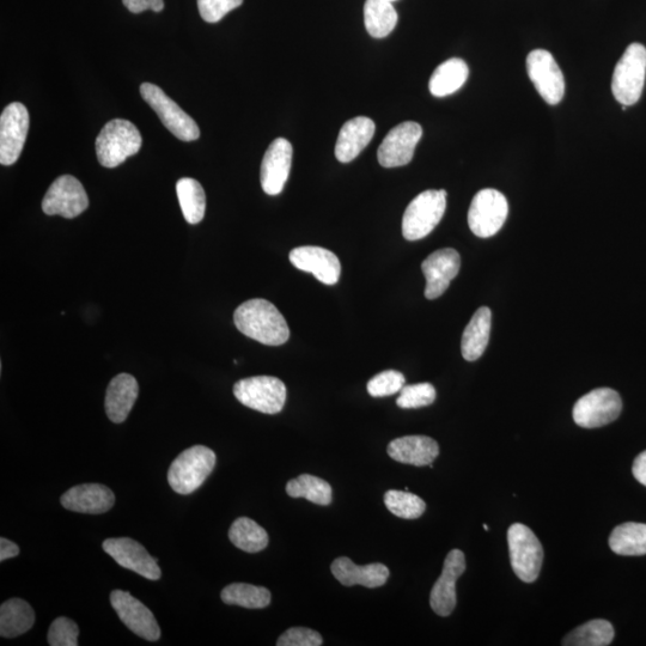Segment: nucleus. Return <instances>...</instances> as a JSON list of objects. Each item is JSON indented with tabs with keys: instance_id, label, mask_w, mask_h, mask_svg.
<instances>
[{
	"instance_id": "obj_1",
	"label": "nucleus",
	"mask_w": 646,
	"mask_h": 646,
	"mask_svg": "<svg viewBox=\"0 0 646 646\" xmlns=\"http://www.w3.org/2000/svg\"><path fill=\"white\" fill-rule=\"evenodd\" d=\"M237 329L246 337L268 346H280L290 338V329L276 306L261 298L242 303L235 310Z\"/></svg>"
},
{
	"instance_id": "obj_2",
	"label": "nucleus",
	"mask_w": 646,
	"mask_h": 646,
	"mask_svg": "<svg viewBox=\"0 0 646 646\" xmlns=\"http://www.w3.org/2000/svg\"><path fill=\"white\" fill-rule=\"evenodd\" d=\"M140 148L142 136L129 120L109 121L96 139L97 160L106 168L120 166L127 158L138 154Z\"/></svg>"
},
{
	"instance_id": "obj_3",
	"label": "nucleus",
	"mask_w": 646,
	"mask_h": 646,
	"mask_svg": "<svg viewBox=\"0 0 646 646\" xmlns=\"http://www.w3.org/2000/svg\"><path fill=\"white\" fill-rule=\"evenodd\" d=\"M216 462V454L210 448L204 446L188 448L170 465L169 485L179 495H191L210 477Z\"/></svg>"
},
{
	"instance_id": "obj_4",
	"label": "nucleus",
	"mask_w": 646,
	"mask_h": 646,
	"mask_svg": "<svg viewBox=\"0 0 646 646\" xmlns=\"http://www.w3.org/2000/svg\"><path fill=\"white\" fill-rule=\"evenodd\" d=\"M446 209V191L429 190L420 193L407 206L402 218V235L408 241L424 239L440 224Z\"/></svg>"
},
{
	"instance_id": "obj_5",
	"label": "nucleus",
	"mask_w": 646,
	"mask_h": 646,
	"mask_svg": "<svg viewBox=\"0 0 646 646\" xmlns=\"http://www.w3.org/2000/svg\"><path fill=\"white\" fill-rule=\"evenodd\" d=\"M646 77V48L641 44L627 47L615 66L612 91L623 106H633L641 99Z\"/></svg>"
},
{
	"instance_id": "obj_6",
	"label": "nucleus",
	"mask_w": 646,
	"mask_h": 646,
	"mask_svg": "<svg viewBox=\"0 0 646 646\" xmlns=\"http://www.w3.org/2000/svg\"><path fill=\"white\" fill-rule=\"evenodd\" d=\"M511 566L524 583L538 580L544 562V548L532 529L515 523L508 530Z\"/></svg>"
},
{
	"instance_id": "obj_7",
	"label": "nucleus",
	"mask_w": 646,
	"mask_h": 646,
	"mask_svg": "<svg viewBox=\"0 0 646 646\" xmlns=\"http://www.w3.org/2000/svg\"><path fill=\"white\" fill-rule=\"evenodd\" d=\"M509 215V204L504 194L486 188L475 194L468 211V225L475 236L489 239L503 228Z\"/></svg>"
},
{
	"instance_id": "obj_8",
	"label": "nucleus",
	"mask_w": 646,
	"mask_h": 646,
	"mask_svg": "<svg viewBox=\"0 0 646 646\" xmlns=\"http://www.w3.org/2000/svg\"><path fill=\"white\" fill-rule=\"evenodd\" d=\"M140 94L148 105L154 109L167 130L182 142H193L200 137V130L195 121L178 103L170 99L164 91L155 84L144 83Z\"/></svg>"
},
{
	"instance_id": "obj_9",
	"label": "nucleus",
	"mask_w": 646,
	"mask_h": 646,
	"mask_svg": "<svg viewBox=\"0 0 646 646\" xmlns=\"http://www.w3.org/2000/svg\"><path fill=\"white\" fill-rule=\"evenodd\" d=\"M234 395L254 411L277 414L285 406L286 387L277 377L255 376L235 383Z\"/></svg>"
},
{
	"instance_id": "obj_10",
	"label": "nucleus",
	"mask_w": 646,
	"mask_h": 646,
	"mask_svg": "<svg viewBox=\"0 0 646 646\" xmlns=\"http://www.w3.org/2000/svg\"><path fill=\"white\" fill-rule=\"evenodd\" d=\"M623 410L618 392L611 388L591 390L576 402L572 417L584 429L601 428L617 420Z\"/></svg>"
},
{
	"instance_id": "obj_11",
	"label": "nucleus",
	"mask_w": 646,
	"mask_h": 646,
	"mask_svg": "<svg viewBox=\"0 0 646 646\" xmlns=\"http://www.w3.org/2000/svg\"><path fill=\"white\" fill-rule=\"evenodd\" d=\"M89 198L83 185L71 175L60 176L42 200V210L48 216L76 218L88 209Z\"/></svg>"
},
{
	"instance_id": "obj_12",
	"label": "nucleus",
	"mask_w": 646,
	"mask_h": 646,
	"mask_svg": "<svg viewBox=\"0 0 646 646\" xmlns=\"http://www.w3.org/2000/svg\"><path fill=\"white\" fill-rule=\"evenodd\" d=\"M530 81L548 105L556 106L565 95V79L550 52L535 50L527 58Z\"/></svg>"
},
{
	"instance_id": "obj_13",
	"label": "nucleus",
	"mask_w": 646,
	"mask_h": 646,
	"mask_svg": "<svg viewBox=\"0 0 646 646\" xmlns=\"http://www.w3.org/2000/svg\"><path fill=\"white\" fill-rule=\"evenodd\" d=\"M29 130V113L20 102L11 103L0 117V163L12 166L20 158Z\"/></svg>"
},
{
	"instance_id": "obj_14",
	"label": "nucleus",
	"mask_w": 646,
	"mask_h": 646,
	"mask_svg": "<svg viewBox=\"0 0 646 646\" xmlns=\"http://www.w3.org/2000/svg\"><path fill=\"white\" fill-rule=\"evenodd\" d=\"M423 129L414 121H406L387 134L377 151V160L382 167H404L412 161L414 151L422 139Z\"/></svg>"
},
{
	"instance_id": "obj_15",
	"label": "nucleus",
	"mask_w": 646,
	"mask_h": 646,
	"mask_svg": "<svg viewBox=\"0 0 646 646\" xmlns=\"http://www.w3.org/2000/svg\"><path fill=\"white\" fill-rule=\"evenodd\" d=\"M111 605L120 620L134 635L149 642H157L161 638V629L155 615L127 591H112Z\"/></svg>"
},
{
	"instance_id": "obj_16",
	"label": "nucleus",
	"mask_w": 646,
	"mask_h": 646,
	"mask_svg": "<svg viewBox=\"0 0 646 646\" xmlns=\"http://www.w3.org/2000/svg\"><path fill=\"white\" fill-rule=\"evenodd\" d=\"M103 551L125 569L136 572L150 581H158L162 576L157 559L139 542L130 538L107 539L103 542Z\"/></svg>"
},
{
	"instance_id": "obj_17",
	"label": "nucleus",
	"mask_w": 646,
	"mask_h": 646,
	"mask_svg": "<svg viewBox=\"0 0 646 646\" xmlns=\"http://www.w3.org/2000/svg\"><path fill=\"white\" fill-rule=\"evenodd\" d=\"M294 149L289 140L274 139L264 156L261 164V186L268 195H278L283 192L289 179Z\"/></svg>"
},
{
	"instance_id": "obj_18",
	"label": "nucleus",
	"mask_w": 646,
	"mask_h": 646,
	"mask_svg": "<svg viewBox=\"0 0 646 646\" xmlns=\"http://www.w3.org/2000/svg\"><path fill=\"white\" fill-rule=\"evenodd\" d=\"M466 571V558L460 550L449 552L444 562L442 575L431 590L430 605L440 617H449L453 613L457 597L456 582Z\"/></svg>"
},
{
	"instance_id": "obj_19",
	"label": "nucleus",
	"mask_w": 646,
	"mask_h": 646,
	"mask_svg": "<svg viewBox=\"0 0 646 646\" xmlns=\"http://www.w3.org/2000/svg\"><path fill=\"white\" fill-rule=\"evenodd\" d=\"M460 267V254L455 249L444 248L429 255L422 264V271L426 278L425 297L428 300L441 297L459 274Z\"/></svg>"
},
{
	"instance_id": "obj_20",
	"label": "nucleus",
	"mask_w": 646,
	"mask_h": 646,
	"mask_svg": "<svg viewBox=\"0 0 646 646\" xmlns=\"http://www.w3.org/2000/svg\"><path fill=\"white\" fill-rule=\"evenodd\" d=\"M291 264L298 270L312 273L319 282L334 285L341 276V264L334 253L315 246L297 247L290 253Z\"/></svg>"
},
{
	"instance_id": "obj_21",
	"label": "nucleus",
	"mask_w": 646,
	"mask_h": 646,
	"mask_svg": "<svg viewBox=\"0 0 646 646\" xmlns=\"http://www.w3.org/2000/svg\"><path fill=\"white\" fill-rule=\"evenodd\" d=\"M60 503L75 513L100 515L113 508L115 496L111 489L101 484H83L66 491Z\"/></svg>"
},
{
	"instance_id": "obj_22",
	"label": "nucleus",
	"mask_w": 646,
	"mask_h": 646,
	"mask_svg": "<svg viewBox=\"0 0 646 646\" xmlns=\"http://www.w3.org/2000/svg\"><path fill=\"white\" fill-rule=\"evenodd\" d=\"M388 455L396 462L417 467H432L440 455V446L426 436H406L389 443Z\"/></svg>"
},
{
	"instance_id": "obj_23",
	"label": "nucleus",
	"mask_w": 646,
	"mask_h": 646,
	"mask_svg": "<svg viewBox=\"0 0 646 646\" xmlns=\"http://www.w3.org/2000/svg\"><path fill=\"white\" fill-rule=\"evenodd\" d=\"M376 126L373 120L367 117L353 118L339 132L335 144V157L341 163H350L367 148L373 139Z\"/></svg>"
},
{
	"instance_id": "obj_24",
	"label": "nucleus",
	"mask_w": 646,
	"mask_h": 646,
	"mask_svg": "<svg viewBox=\"0 0 646 646\" xmlns=\"http://www.w3.org/2000/svg\"><path fill=\"white\" fill-rule=\"evenodd\" d=\"M331 570L333 576L345 587L363 585L367 588H379L386 584L390 575L386 565L375 563L359 566L346 557L335 559Z\"/></svg>"
},
{
	"instance_id": "obj_25",
	"label": "nucleus",
	"mask_w": 646,
	"mask_h": 646,
	"mask_svg": "<svg viewBox=\"0 0 646 646\" xmlns=\"http://www.w3.org/2000/svg\"><path fill=\"white\" fill-rule=\"evenodd\" d=\"M138 382L130 374L115 376L106 394V413L115 424L124 423L138 399Z\"/></svg>"
},
{
	"instance_id": "obj_26",
	"label": "nucleus",
	"mask_w": 646,
	"mask_h": 646,
	"mask_svg": "<svg viewBox=\"0 0 646 646\" xmlns=\"http://www.w3.org/2000/svg\"><path fill=\"white\" fill-rule=\"evenodd\" d=\"M491 323L492 313L487 307L479 308L469 321L461 341V352L466 361H478L484 355L490 341Z\"/></svg>"
},
{
	"instance_id": "obj_27",
	"label": "nucleus",
	"mask_w": 646,
	"mask_h": 646,
	"mask_svg": "<svg viewBox=\"0 0 646 646\" xmlns=\"http://www.w3.org/2000/svg\"><path fill=\"white\" fill-rule=\"evenodd\" d=\"M35 623L34 609L21 599H11L0 607V636L16 638L28 632Z\"/></svg>"
},
{
	"instance_id": "obj_28",
	"label": "nucleus",
	"mask_w": 646,
	"mask_h": 646,
	"mask_svg": "<svg viewBox=\"0 0 646 646\" xmlns=\"http://www.w3.org/2000/svg\"><path fill=\"white\" fill-rule=\"evenodd\" d=\"M469 75L465 60L453 58L437 67L430 78V93L435 97H446L456 93L466 83Z\"/></svg>"
},
{
	"instance_id": "obj_29",
	"label": "nucleus",
	"mask_w": 646,
	"mask_h": 646,
	"mask_svg": "<svg viewBox=\"0 0 646 646\" xmlns=\"http://www.w3.org/2000/svg\"><path fill=\"white\" fill-rule=\"evenodd\" d=\"M399 16L388 0H367L364 5V23L370 36L386 38L396 27Z\"/></svg>"
},
{
	"instance_id": "obj_30",
	"label": "nucleus",
	"mask_w": 646,
	"mask_h": 646,
	"mask_svg": "<svg viewBox=\"0 0 646 646\" xmlns=\"http://www.w3.org/2000/svg\"><path fill=\"white\" fill-rule=\"evenodd\" d=\"M609 547L619 556H645L646 524L635 522L620 524L609 536Z\"/></svg>"
},
{
	"instance_id": "obj_31",
	"label": "nucleus",
	"mask_w": 646,
	"mask_h": 646,
	"mask_svg": "<svg viewBox=\"0 0 646 646\" xmlns=\"http://www.w3.org/2000/svg\"><path fill=\"white\" fill-rule=\"evenodd\" d=\"M229 539L233 545L247 553L264 551L268 545L266 530L251 518L240 517L231 524Z\"/></svg>"
},
{
	"instance_id": "obj_32",
	"label": "nucleus",
	"mask_w": 646,
	"mask_h": 646,
	"mask_svg": "<svg viewBox=\"0 0 646 646\" xmlns=\"http://www.w3.org/2000/svg\"><path fill=\"white\" fill-rule=\"evenodd\" d=\"M181 211L187 223L198 224L203 221L206 211V195L200 182L184 178L176 184Z\"/></svg>"
},
{
	"instance_id": "obj_33",
	"label": "nucleus",
	"mask_w": 646,
	"mask_h": 646,
	"mask_svg": "<svg viewBox=\"0 0 646 646\" xmlns=\"http://www.w3.org/2000/svg\"><path fill=\"white\" fill-rule=\"evenodd\" d=\"M286 493L292 498H306L309 502L321 507L332 503V486L326 480L310 474H302L286 485Z\"/></svg>"
},
{
	"instance_id": "obj_34",
	"label": "nucleus",
	"mask_w": 646,
	"mask_h": 646,
	"mask_svg": "<svg viewBox=\"0 0 646 646\" xmlns=\"http://www.w3.org/2000/svg\"><path fill=\"white\" fill-rule=\"evenodd\" d=\"M222 601L230 606L248 609L266 608L271 603V591L264 587L247 583H233L225 587L221 594Z\"/></svg>"
},
{
	"instance_id": "obj_35",
	"label": "nucleus",
	"mask_w": 646,
	"mask_h": 646,
	"mask_svg": "<svg viewBox=\"0 0 646 646\" xmlns=\"http://www.w3.org/2000/svg\"><path fill=\"white\" fill-rule=\"evenodd\" d=\"M614 627L607 620L588 621L563 639L565 646H607L613 642Z\"/></svg>"
},
{
	"instance_id": "obj_36",
	"label": "nucleus",
	"mask_w": 646,
	"mask_h": 646,
	"mask_svg": "<svg viewBox=\"0 0 646 646\" xmlns=\"http://www.w3.org/2000/svg\"><path fill=\"white\" fill-rule=\"evenodd\" d=\"M387 509L405 520H416L425 513L426 504L422 498L408 491L389 490L385 495Z\"/></svg>"
},
{
	"instance_id": "obj_37",
	"label": "nucleus",
	"mask_w": 646,
	"mask_h": 646,
	"mask_svg": "<svg viewBox=\"0 0 646 646\" xmlns=\"http://www.w3.org/2000/svg\"><path fill=\"white\" fill-rule=\"evenodd\" d=\"M436 389L431 383H418V385L405 386L401 389L396 405L404 410L420 408L434 404Z\"/></svg>"
},
{
	"instance_id": "obj_38",
	"label": "nucleus",
	"mask_w": 646,
	"mask_h": 646,
	"mask_svg": "<svg viewBox=\"0 0 646 646\" xmlns=\"http://www.w3.org/2000/svg\"><path fill=\"white\" fill-rule=\"evenodd\" d=\"M405 376L395 370L383 371L368 382V393L373 398H385L401 392L405 387Z\"/></svg>"
},
{
	"instance_id": "obj_39",
	"label": "nucleus",
	"mask_w": 646,
	"mask_h": 646,
	"mask_svg": "<svg viewBox=\"0 0 646 646\" xmlns=\"http://www.w3.org/2000/svg\"><path fill=\"white\" fill-rule=\"evenodd\" d=\"M79 629L75 621L58 618L53 621L48 631V644L51 646H77Z\"/></svg>"
},
{
	"instance_id": "obj_40",
	"label": "nucleus",
	"mask_w": 646,
	"mask_h": 646,
	"mask_svg": "<svg viewBox=\"0 0 646 646\" xmlns=\"http://www.w3.org/2000/svg\"><path fill=\"white\" fill-rule=\"evenodd\" d=\"M242 3L243 0H198V9L205 22L217 23Z\"/></svg>"
},
{
	"instance_id": "obj_41",
	"label": "nucleus",
	"mask_w": 646,
	"mask_h": 646,
	"mask_svg": "<svg viewBox=\"0 0 646 646\" xmlns=\"http://www.w3.org/2000/svg\"><path fill=\"white\" fill-rule=\"evenodd\" d=\"M323 639L319 632L307 627H294L279 637L278 646H320Z\"/></svg>"
},
{
	"instance_id": "obj_42",
	"label": "nucleus",
	"mask_w": 646,
	"mask_h": 646,
	"mask_svg": "<svg viewBox=\"0 0 646 646\" xmlns=\"http://www.w3.org/2000/svg\"><path fill=\"white\" fill-rule=\"evenodd\" d=\"M123 3L132 14H140L145 10L161 12L164 8L163 0H123Z\"/></svg>"
},
{
	"instance_id": "obj_43",
	"label": "nucleus",
	"mask_w": 646,
	"mask_h": 646,
	"mask_svg": "<svg viewBox=\"0 0 646 646\" xmlns=\"http://www.w3.org/2000/svg\"><path fill=\"white\" fill-rule=\"evenodd\" d=\"M20 554V548L8 539H0V562H5L10 558H15Z\"/></svg>"
},
{
	"instance_id": "obj_44",
	"label": "nucleus",
	"mask_w": 646,
	"mask_h": 646,
	"mask_svg": "<svg viewBox=\"0 0 646 646\" xmlns=\"http://www.w3.org/2000/svg\"><path fill=\"white\" fill-rule=\"evenodd\" d=\"M632 473L642 485L646 486V450L636 457L633 462Z\"/></svg>"
},
{
	"instance_id": "obj_45",
	"label": "nucleus",
	"mask_w": 646,
	"mask_h": 646,
	"mask_svg": "<svg viewBox=\"0 0 646 646\" xmlns=\"http://www.w3.org/2000/svg\"><path fill=\"white\" fill-rule=\"evenodd\" d=\"M484 529L487 530V532H489V530H490V528H489V526H487V524H484Z\"/></svg>"
},
{
	"instance_id": "obj_46",
	"label": "nucleus",
	"mask_w": 646,
	"mask_h": 646,
	"mask_svg": "<svg viewBox=\"0 0 646 646\" xmlns=\"http://www.w3.org/2000/svg\"><path fill=\"white\" fill-rule=\"evenodd\" d=\"M388 2H392V3H393V2H396V0H388Z\"/></svg>"
}]
</instances>
